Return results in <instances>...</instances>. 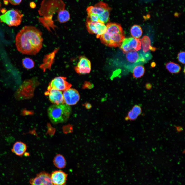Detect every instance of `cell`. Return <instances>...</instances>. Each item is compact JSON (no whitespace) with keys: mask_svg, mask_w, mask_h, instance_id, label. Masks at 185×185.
Masks as SVG:
<instances>
[{"mask_svg":"<svg viewBox=\"0 0 185 185\" xmlns=\"http://www.w3.org/2000/svg\"><path fill=\"white\" fill-rule=\"evenodd\" d=\"M42 35L41 31L35 27H24L16 37L15 44L17 50L23 54L35 55L42 47Z\"/></svg>","mask_w":185,"mask_h":185,"instance_id":"1","label":"cell"},{"mask_svg":"<svg viewBox=\"0 0 185 185\" xmlns=\"http://www.w3.org/2000/svg\"><path fill=\"white\" fill-rule=\"evenodd\" d=\"M105 32L99 37L105 45L111 47L119 46L125 38L124 31L121 26L116 23H108Z\"/></svg>","mask_w":185,"mask_h":185,"instance_id":"2","label":"cell"},{"mask_svg":"<svg viewBox=\"0 0 185 185\" xmlns=\"http://www.w3.org/2000/svg\"><path fill=\"white\" fill-rule=\"evenodd\" d=\"M71 112V107L65 104L52 105L47 110L48 115L50 120L55 124L66 121L69 118Z\"/></svg>","mask_w":185,"mask_h":185,"instance_id":"3","label":"cell"},{"mask_svg":"<svg viewBox=\"0 0 185 185\" xmlns=\"http://www.w3.org/2000/svg\"><path fill=\"white\" fill-rule=\"evenodd\" d=\"M125 53L126 62L124 66L128 71L131 72L135 66L146 63L152 57L151 54L149 52L137 51L133 49Z\"/></svg>","mask_w":185,"mask_h":185,"instance_id":"4","label":"cell"},{"mask_svg":"<svg viewBox=\"0 0 185 185\" xmlns=\"http://www.w3.org/2000/svg\"><path fill=\"white\" fill-rule=\"evenodd\" d=\"M65 6L62 0H43L38 12L42 17H52L54 14L64 9Z\"/></svg>","mask_w":185,"mask_h":185,"instance_id":"5","label":"cell"},{"mask_svg":"<svg viewBox=\"0 0 185 185\" xmlns=\"http://www.w3.org/2000/svg\"><path fill=\"white\" fill-rule=\"evenodd\" d=\"M23 15L17 9L10 10L0 16V21L9 26H17L21 22Z\"/></svg>","mask_w":185,"mask_h":185,"instance_id":"6","label":"cell"},{"mask_svg":"<svg viewBox=\"0 0 185 185\" xmlns=\"http://www.w3.org/2000/svg\"><path fill=\"white\" fill-rule=\"evenodd\" d=\"M33 80H30L24 82L18 89L16 94L19 99L28 98L32 96L36 84H34Z\"/></svg>","mask_w":185,"mask_h":185,"instance_id":"7","label":"cell"},{"mask_svg":"<svg viewBox=\"0 0 185 185\" xmlns=\"http://www.w3.org/2000/svg\"><path fill=\"white\" fill-rule=\"evenodd\" d=\"M86 26L89 33L96 34L97 38H99L106 30V27L104 23L99 21H92L87 18Z\"/></svg>","mask_w":185,"mask_h":185,"instance_id":"8","label":"cell"},{"mask_svg":"<svg viewBox=\"0 0 185 185\" xmlns=\"http://www.w3.org/2000/svg\"><path fill=\"white\" fill-rule=\"evenodd\" d=\"M120 48L124 54L133 49L138 51L141 49V39L133 37L125 38L121 45Z\"/></svg>","mask_w":185,"mask_h":185,"instance_id":"9","label":"cell"},{"mask_svg":"<svg viewBox=\"0 0 185 185\" xmlns=\"http://www.w3.org/2000/svg\"><path fill=\"white\" fill-rule=\"evenodd\" d=\"M66 78L62 76L56 77L49 83L47 89L54 88L59 91H65L69 88L72 85L66 80Z\"/></svg>","mask_w":185,"mask_h":185,"instance_id":"10","label":"cell"},{"mask_svg":"<svg viewBox=\"0 0 185 185\" xmlns=\"http://www.w3.org/2000/svg\"><path fill=\"white\" fill-rule=\"evenodd\" d=\"M63 95L64 103L69 105L76 104L80 98L78 91L73 88H69L64 91Z\"/></svg>","mask_w":185,"mask_h":185,"instance_id":"11","label":"cell"},{"mask_svg":"<svg viewBox=\"0 0 185 185\" xmlns=\"http://www.w3.org/2000/svg\"><path fill=\"white\" fill-rule=\"evenodd\" d=\"M79 60L77 65L74 67L76 72L79 74L89 73L91 70L90 61L84 56L80 57Z\"/></svg>","mask_w":185,"mask_h":185,"instance_id":"12","label":"cell"},{"mask_svg":"<svg viewBox=\"0 0 185 185\" xmlns=\"http://www.w3.org/2000/svg\"><path fill=\"white\" fill-rule=\"evenodd\" d=\"M29 182L31 185H53L50 175L44 172H42L35 178L31 179Z\"/></svg>","mask_w":185,"mask_h":185,"instance_id":"13","label":"cell"},{"mask_svg":"<svg viewBox=\"0 0 185 185\" xmlns=\"http://www.w3.org/2000/svg\"><path fill=\"white\" fill-rule=\"evenodd\" d=\"M45 95H48L50 101L56 104H64L63 94L62 92L54 88L47 89L45 92Z\"/></svg>","mask_w":185,"mask_h":185,"instance_id":"14","label":"cell"},{"mask_svg":"<svg viewBox=\"0 0 185 185\" xmlns=\"http://www.w3.org/2000/svg\"><path fill=\"white\" fill-rule=\"evenodd\" d=\"M67 174L61 170L53 172L50 175L53 185H64L66 182Z\"/></svg>","mask_w":185,"mask_h":185,"instance_id":"15","label":"cell"},{"mask_svg":"<svg viewBox=\"0 0 185 185\" xmlns=\"http://www.w3.org/2000/svg\"><path fill=\"white\" fill-rule=\"evenodd\" d=\"M110 7L107 3L100 1L94 6L88 7L86 9V11L87 13H91L98 15L102 13Z\"/></svg>","mask_w":185,"mask_h":185,"instance_id":"16","label":"cell"},{"mask_svg":"<svg viewBox=\"0 0 185 185\" xmlns=\"http://www.w3.org/2000/svg\"><path fill=\"white\" fill-rule=\"evenodd\" d=\"M27 149L25 144L21 141H18L14 144L11 150L16 155L21 157L24 154Z\"/></svg>","mask_w":185,"mask_h":185,"instance_id":"17","label":"cell"},{"mask_svg":"<svg viewBox=\"0 0 185 185\" xmlns=\"http://www.w3.org/2000/svg\"><path fill=\"white\" fill-rule=\"evenodd\" d=\"M142 111L141 108L139 105H135L132 109L128 112L125 119L126 121L134 120L141 115Z\"/></svg>","mask_w":185,"mask_h":185,"instance_id":"18","label":"cell"},{"mask_svg":"<svg viewBox=\"0 0 185 185\" xmlns=\"http://www.w3.org/2000/svg\"><path fill=\"white\" fill-rule=\"evenodd\" d=\"M70 19V15L69 12L64 9L60 11L58 13L57 19L60 23L67 22Z\"/></svg>","mask_w":185,"mask_h":185,"instance_id":"19","label":"cell"},{"mask_svg":"<svg viewBox=\"0 0 185 185\" xmlns=\"http://www.w3.org/2000/svg\"><path fill=\"white\" fill-rule=\"evenodd\" d=\"M55 165L57 168H64L66 165V161L64 157L60 154H57L54 157L53 161Z\"/></svg>","mask_w":185,"mask_h":185,"instance_id":"20","label":"cell"},{"mask_svg":"<svg viewBox=\"0 0 185 185\" xmlns=\"http://www.w3.org/2000/svg\"><path fill=\"white\" fill-rule=\"evenodd\" d=\"M166 69L171 73L177 74L179 73L181 70V67L178 64L174 62H170L165 65Z\"/></svg>","mask_w":185,"mask_h":185,"instance_id":"21","label":"cell"},{"mask_svg":"<svg viewBox=\"0 0 185 185\" xmlns=\"http://www.w3.org/2000/svg\"><path fill=\"white\" fill-rule=\"evenodd\" d=\"M39 21L47 28H50L54 29L55 26L54 24L52 18L50 17H41L38 18Z\"/></svg>","mask_w":185,"mask_h":185,"instance_id":"22","label":"cell"},{"mask_svg":"<svg viewBox=\"0 0 185 185\" xmlns=\"http://www.w3.org/2000/svg\"><path fill=\"white\" fill-rule=\"evenodd\" d=\"M145 69L144 67L142 65L135 66L133 68L132 72L134 78H141L144 74Z\"/></svg>","mask_w":185,"mask_h":185,"instance_id":"23","label":"cell"},{"mask_svg":"<svg viewBox=\"0 0 185 185\" xmlns=\"http://www.w3.org/2000/svg\"><path fill=\"white\" fill-rule=\"evenodd\" d=\"M130 33L133 38L138 39L141 36L143 32L141 27L139 25H134L131 28Z\"/></svg>","mask_w":185,"mask_h":185,"instance_id":"24","label":"cell"},{"mask_svg":"<svg viewBox=\"0 0 185 185\" xmlns=\"http://www.w3.org/2000/svg\"><path fill=\"white\" fill-rule=\"evenodd\" d=\"M111 8L110 7L101 14L98 15L99 21L105 23L109 20Z\"/></svg>","mask_w":185,"mask_h":185,"instance_id":"25","label":"cell"},{"mask_svg":"<svg viewBox=\"0 0 185 185\" xmlns=\"http://www.w3.org/2000/svg\"><path fill=\"white\" fill-rule=\"evenodd\" d=\"M141 40L142 43L143 51L144 52H147L151 46L150 39L148 36H145Z\"/></svg>","mask_w":185,"mask_h":185,"instance_id":"26","label":"cell"},{"mask_svg":"<svg viewBox=\"0 0 185 185\" xmlns=\"http://www.w3.org/2000/svg\"><path fill=\"white\" fill-rule=\"evenodd\" d=\"M22 63L23 67L27 69L33 68L35 66V62L33 60L29 57H26L22 60Z\"/></svg>","mask_w":185,"mask_h":185,"instance_id":"27","label":"cell"},{"mask_svg":"<svg viewBox=\"0 0 185 185\" xmlns=\"http://www.w3.org/2000/svg\"><path fill=\"white\" fill-rule=\"evenodd\" d=\"M87 18L92 21H99L98 15L91 13L87 12Z\"/></svg>","mask_w":185,"mask_h":185,"instance_id":"28","label":"cell"},{"mask_svg":"<svg viewBox=\"0 0 185 185\" xmlns=\"http://www.w3.org/2000/svg\"><path fill=\"white\" fill-rule=\"evenodd\" d=\"M177 59L178 61L182 64H185V52L183 51L179 52L178 54Z\"/></svg>","mask_w":185,"mask_h":185,"instance_id":"29","label":"cell"},{"mask_svg":"<svg viewBox=\"0 0 185 185\" xmlns=\"http://www.w3.org/2000/svg\"><path fill=\"white\" fill-rule=\"evenodd\" d=\"M93 86L92 84L89 82L85 81L83 85L82 88L84 89H91L92 88Z\"/></svg>","mask_w":185,"mask_h":185,"instance_id":"30","label":"cell"},{"mask_svg":"<svg viewBox=\"0 0 185 185\" xmlns=\"http://www.w3.org/2000/svg\"><path fill=\"white\" fill-rule=\"evenodd\" d=\"M9 2L12 4L16 5L19 4L22 0H8Z\"/></svg>","mask_w":185,"mask_h":185,"instance_id":"31","label":"cell"},{"mask_svg":"<svg viewBox=\"0 0 185 185\" xmlns=\"http://www.w3.org/2000/svg\"><path fill=\"white\" fill-rule=\"evenodd\" d=\"M30 6L32 8H34L36 6V5L34 2H31L30 3Z\"/></svg>","mask_w":185,"mask_h":185,"instance_id":"32","label":"cell"},{"mask_svg":"<svg viewBox=\"0 0 185 185\" xmlns=\"http://www.w3.org/2000/svg\"><path fill=\"white\" fill-rule=\"evenodd\" d=\"M84 106L85 108L87 109H90L92 107L91 105L89 103H87L84 104Z\"/></svg>","mask_w":185,"mask_h":185,"instance_id":"33","label":"cell"},{"mask_svg":"<svg viewBox=\"0 0 185 185\" xmlns=\"http://www.w3.org/2000/svg\"><path fill=\"white\" fill-rule=\"evenodd\" d=\"M152 85L150 83H147L146 85V88L148 89H150L151 88Z\"/></svg>","mask_w":185,"mask_h":185,"instance_id":"34","label":"cell"},{"mask_svg":"<svg viewBox=\"0 0 185 185\" xmlns=\"http://www.w3.org/2000/svg\"><path fill=\"white\" fill-rule=\"evenodd\" d=\"M0 12L3 14L6 12V10L5 8H2L0 10Z\"/></svg>","mask_w":185,"mask_h":185,"instance_id":"35","label":"cell"},{"mask_svg":"<svg viewBox=\"0 0 185 185\" xmlns=\"http://www.w3.org/2000/svg\"><path fill=\"white\" fill-rule=\"evenodd\" d=\"M8 0H3L4 3L5 5H7L8 4Z\"/></svg>","mask_w":185,"mask_h":185,"instance_id":"36","label":"cell"},{"mask_svg":"<svg viewBox=\"0 0 185 185\" xmlns=\"http://www.w3.org/2000/svg\"><path fill=\"white\" fill-rule=\"evenodd\" d=\"M155 64L154 63H152L151 64V66L152 67H154L155 66Z\"/></svg>","mask_w":185,"mask_h":185,"instance_id":"37","label":"cell"},{"mask_svg":"<svg viewBox=\"0 0 185 185\" xmlns=\"http://www.w3.org/2000/svg\"><path fill=\"white\" fill-rule=\"evenodd\" d=\"M1 2H0V10H1L0 8H1Z\"/></svg>","mask_w":185,"mask_h":185,"instance_id":"38","label":"cell"}]
</instances>
